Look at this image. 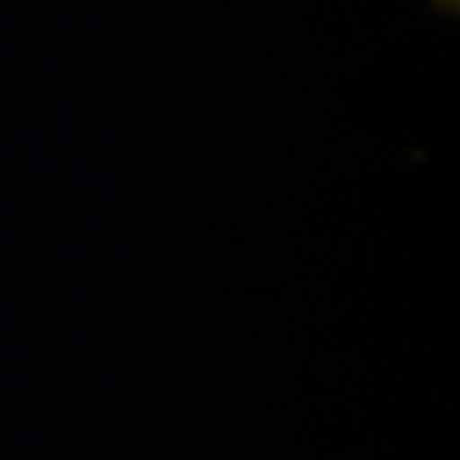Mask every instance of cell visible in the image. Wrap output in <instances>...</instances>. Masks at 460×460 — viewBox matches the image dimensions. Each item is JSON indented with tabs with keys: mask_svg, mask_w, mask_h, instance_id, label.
Masks as SVG:
<instances>
[{
	"mask_svg": "<svg viewBox=\"0 0 460 460\" xmlns=\"http://www.w3.org/2000/svg\"><path fill=\"white\" fill-rule=\"evenodd\" d=\"M434 4H437L439 9H446V13H448V6L455 9V6H457V0H434Z\"/></svg>",
	"mask_w": 460,
	"mask_h": 460,
	"instance_id": "1",
	"label": "cell"
}]
</instances>
